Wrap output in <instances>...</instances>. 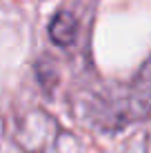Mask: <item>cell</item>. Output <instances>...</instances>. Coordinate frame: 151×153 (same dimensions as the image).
Segmentation results:
<instances>
[{
  "instance_id": "obj_1",
  "label": "cell",
  "mask_w": 151,
  "mask_h": 153,
  "mask_svg": "<svg viewBox=\"0 0 151 153\" xmlns=\"http://www.w3.org/2000/svg\"><path fill=\"white\" fill-rule=\"evenodd\" d=\"M129 107L133 118H144L151 113V58L138 71L129 91Z\"/></svg>"
},
{
  "instance_id": "obj_2",
  "label": "cell",
  "mask_w": 151,
  "mask_h": 153,
  "mask_svg": "<svg viewBox=\"0 0 151 153\" xmlns=\"http://www.w3.org/2000/svg\"><path fill=\"white\" fill-rule=\"evenodd\" d=\"M49 38L58 47H69L78 38V18L71 11L62 9L49 22Z\"/></svg>"
}]
</instances>
